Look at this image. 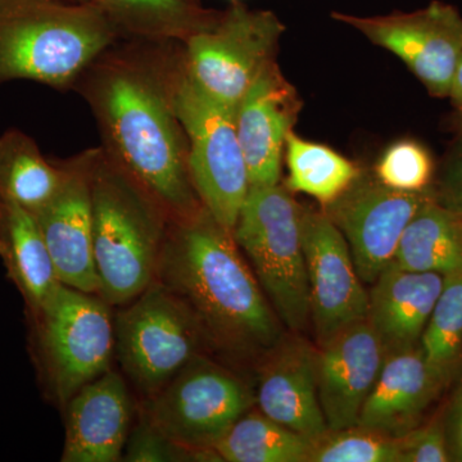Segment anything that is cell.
<instances>
[{"label":"cell","instance_id":"obj_36","mask_svg":"<svg viewBox=\"0 0 462 462\" xmlns=\"http://www.w3.org/2000/svg\"><path fill=\"white\" fill-rule=\"evenodd\" d=\"M69 2L84 3L90 2V0H69Z\"/></svg>","mask_w":462,"mask_h":462},{"label":"cell","instance_id":"obj_3","mask_svg":"<svg viewBox=\"0 0 462 462\" xmlns=\"http://www.w3.org/2000/svg\"><path fill=\"white\" fill-rule=\"evenodd\" d=\"M120 39L91 2L0 0V85L30 80L74 90L88 67Z\"/></svg>","mask_w":462,"mask_h":462},{"label":"cell","instance_id":"obj_37","mask_svg":"<svg viewBox=\"0 0 462 462\" xmlns=\"http://www.w3.org/2000/svg\"><path fill=\"white\" fill-rule=\"evenodd\" d=\"M460 218H461V225H462V217H460Z\"/></svg>","mask_w":462,"mask_h":462},{"label":"cell","instance_id":"obj_25","mask_svg":"<svg viewBox=\"0 0 462 462\" xmlns=\"http://www.w3.org/2000/svg\"><path fill=\"white\" fill-rule=\"evenodd\" d=\"M314 442L252 407L239 419L215 452L227 462H307Z\"/></svg>","mask_w":462,"mask_h":462},{"label":"cell","instance_id":"obj_12","mask_svg":"<svg viewBox=\"0 0 462 462\" xmlns=\"http://www.w3.org/2000/svg\"><path fill=\"white\" fill-rule=\"evenodd\" d=\"M302 243L316 345L366 320L369 291L364 287L348 243L324 209L303 208Z\"/></svg>","mask_w":462,"mask_h":462},{"label":"cell","instance_id":"obj_23","mask_svg":"<svg viewBox=\"0 0 462 462\" xmlns=\"http://www.w3.org/2000/svg\"><path fill=\"white\" fill-rule=\"evenodd\" d=\"M391 263L416 273L447 275L460 272L461 218L446 211L430 197L407 224Z\"/></svg>","mask_w":462,"mask_h":462},{"label":"cell","instance_id":"obj_4","mask_svg":"<svg viewBox=\"0 0 462 462\" xmlns=\"http://www.w3.org/2000/svg\"><path fill=\"white\" fill-rule=\"evenodd\" d=\"M91 211L99 296L123 307L156 281L171 218L102 145L91 175Z\"/></svg>","mask_w":462,"mask_h":462},{"label":"cell","instance_id":"obj_29","mask_svg":"<svg viewBox=\"0 0 462 462\" xmlns=\"http://www.w3.org/2000/svg\"><path fill=\"white\" fill-rule=\"evenodd\" d=\"M434 162L430 151L404 139L392 144L375 166V178L391 189L422 193L433 187Z\"/></svg>","mask_w":462,"mask_h":462},{"label":"cell","instance_id":"obj_22","mask_svg":"<svg viewBox=\"0 0 462 462\" xmlns=\"http://www.w3.org/2000/svg\"><path fill=\"white\" fill-rule=\"evenodd\" d=\"M114 23L123 39L185 42L212 29L223 12L199 0H90Z\"/></svg>","mask_w":462,"mask_h":462},{"label":"cell","instance_id":"obj_20","mask_svg":"<svg viewBox=\"0 0 462 462\" xmlns=\"http://www.w3.org/2000/svg\"><path fill=\"white\" fill-rule=\"evenodd\" d=\"M443 281L440 273L409 272L392 263L380 273L369 291L366 320L385 354L420 346Z\"/></svg>","mask_w":462,"mask_h":462},{"label":"cell","instance_id":"obj_1","mask_svg":"<svg viewBox=\"0 0 462 462\" xmlns=\"http://www.w3.org/2000/svg\"><path fill=\"white\" fill-rule=\"evenodd\" d=\"M178 42L120 39L74 90L89 106L102 147L180 220L202 208L189 170V143L172 97Z\"/></svg>","mask_w":462,"mask_h":462},{"label":"cell","instance_id":"obj_28","mask_svg":"<svg viewBox=\"0 0 462 462\" xmlns=\"http://www.w3.org/2000/svg\"><path fill=\"white\" fill-rule=\"evenodd\" d=\"M400 438L367 428L329 430L314 442L307 462H400Z\"/></svg>","mask_w":462,"mask_h":462},{"label":"cell","instance_id":"obj_6","mask_svg":"<svg viewBox=\"0 0 462 462\" xmlns=\"http://www.w3.org/2000/svg\"><path fill=\"white\" fill-rule=\"evenodd\" d=\"M302 212L285 185L251 187L233 230L270 305L297 334L311 324Z\"/></svg>","mask_w":462,"mask_h":462},{"label":"cell","instance_id":"obj_10","mask_svg":"<svg viewBox=\"0 0 462 462\" xmlns=\"http://www.w3.org/2000/svg\"><path fill=\"white\" fill-rule=\"evenodd\" d=\"M284 32L273 12L233 0L212 29L182 42V66L211 98L236 108L263 69L276 62Z\"/></svg>","mask_w":462,"mask_h":462},{"label":"cell","instance_id":"obj_5","mask_svg":"<svg viewBox=\"0 0 462 462\" xmlns=\"http://www.w3.org/2000/svg\"><path fill=\"white\" fill-rule=\"evenodd\" d=\"M111 307L98 294L60 282L38 311L26 314L39 383L62 410L84 385L111 370L116 349Z\"/></svg>","mask_w":462,"mask_h":462},{"label":"cell","instance_id":"obj_35","mask_svg":"<svg viewBox=\"0 0 462 462\" xmlns=\"http://www.w3.org/2000/svg\"><path fill=\"white\" fill-rule=\"evenodd\" d=\"M455 126L458 130V134L462 135V112L457 111V115L455 117Z\"/></svg>","mask_w":462,"mask_h":462},{"label":"cell","instance_id":"obj_27","mask_svg":"<svg viewBox=\"0 0 462 462\" xmlns=\"http://www.w3.org/2000/svg\"><path fill=\"white\" fill-rule=\"evenodd\" d=\"M425 358L460 378L462 374V270L447 273L420 339Z\"/></svg>","mask_w":462,"mask_h":462},{"label":"cell","instance_id":"obj_34","mask_svg":"<svg viewBox=\"0 0 462 462\" xmlns=\"http://www.w3.org/2000/svg\"><path fill=\"white\" fill-rule=\"evenodd\" d=\"M448 98H451L455 108L462 112V58L456 69L454 80H452L451 90H449Z\"/></svg>","mask_w":462,"mask_h":462},{"label":"cell","instance_id":"obj_14","mask_svg":"<svg viewBox=\"0 0 462 462\" xmlns=\"http://www.w3.org/2000/svg\"><path fill=\"white\" fill-rule=\"evenodd\" d=\"M97 147L58 160L62 180L50 202L33 217L56 267L58 281L67 287L98 294L93 248L91 175Z\"/></svg>","mask_w":462,"mask_h":462},{"label":"cell","instance_id":"obj_17","mask_svg":"<svg viewBox=\"0 0 462 462\" xmlns=\"http://www.w3.org/2000/svg\"><path fill=\"white\" fill-rule=\"evenodd\" d=\"M256 406L270 419L312 442L329 431L316 383V346L285 334L256 365Z\"/></svg>","mask_w":462,"mask_h":462},{"label":"cell","instance_id":"obj_13","mask_svg":"<svg viewBox=\"0 0 462 462\" xmlns=\"http://www.w3.org/2000/svg\"><path fill=\"white\" fill-rule=\"evenodd\" d=\"M433 197V189L404 193L376 178L358 180L324 211L348 243L361 281L373 284L396 254L407 224Z\"/></svg>","mask_w":462,"mask_h":462},{"label":"cell","instance_id":"obj_11","mask_svg":"<svg viewBox=\"0 0 462 462\" xmlns=\"http://www.w3.org/2000/svg\"><path fill=\"white\" fill-rule=\"evenodd\" d=\"M331 17L400 58L431 97L449 96L462 58V16L454 5L431 2L418 11L385 16L333 12Z\"/></svg>","mask_w":462,"mask_h":462},{"label":"cell","instance_id":"obj_32","mask_svg":"<svg viewBox=\"0 0 462 462\" xmlns=\"http://www.w3.org/2000/svg\"><path fill=\"white\" fill-rule=\"evenodd\" d=\"M433 189V199L438 205L462 217V135L447 156Z\"/></svg>","mask_w":462,"mask_h":462},{"label":"cell","instance_id":"obj_30","mask_svg":"<svg viewBox=\"0 0 462 462\" xmlns=\"http://www.w3.org/2000/svg\"><path fill=\"white\" fill-rule=\"evenodd\" d=\"M123 461L127 462H178L221 461L215 451L191 449L178 445L165 436L144 413L130 430L125 446Z\"/></svg>","mask_w":462,"mask_h":462},{"label":"cell","instance_id":"obj_18","mask_svg":"<svg viewBox=\"0 0 462 462\" xmlns=\"http://www.w3.org/2000/svg\"><path fill=\"white\" fill-rule=\"evenodd\" d=\"M457 376L434 366L420 346L385 356L358 424L401 438L422 424L430 407Z\"/></svg>","mask_w":462,"mask_h":462},{"label":"cell","instance_id":"obj_2","mask_svg":"<svg viewBox=\"0 0 462 462\" xmlns=\"http://www.w3.org/2000/svg\"><path fill=\"white\" fill-rule=\"evenodd\" d=\"M156 281L189 310L208 354L230 366L256 367L287 334L233 231L205 207L170 221Z\"/></svg>","mask_w":462,"mask_h":462},{"label":"cell","instance_id":"obj_26","mask_svg":"<svg viewBox=\"0 0 462 462\" xmlns=\"http://www.w3.org/2000/svg\"><path fill=\"white\" fill-rule=\"evenodd\" d=\"M289 169L285 187L314 197L322 208L342 197L363 173L351 161L327 145L303 141L293 132L285 143Z\"/></svg>","mask_w":462,"mask_h":462},{"label":"cell","instance_id":"obj_16","mask_svg":"<svg viewBox=\"0 0 462 462\" xmlns=\"http://www.w3.org/2000/svg\"><path fill=\"white\" fill-rule=\"evenodd\" d=\"M300 96L279 69H264L236 107V133L247 163L251 187L281 182L289 133L300 115Z\"/></svg>","mask_w":462,"mask_h":462},{"label":"cell","instance_id":"obj_24","mask_svg":"<svg viewBox=\"0 0 462 462\" xmlns=\"http://www.w3.org/2000/svg\"><path fill=\"white\" fill-rule=\"evenodd\" d=\"M62 180L58 160H48L32 136L18 129L0 135V200L35 215Z\"/></svg>","mask_w":462,"mask_h":462},{"label":"cell","instance_id":"obj_33","mask_svg":"<svg viewBox=\"0 0 462 462\" xmlns=\"http://www.w3.org/2000/svg\"><path fill=\"white\" fill-rule=\"evenodd\" d=\"M447 447L451 461L462 462V374L442 412Z\"/></svg>","mask_w":462,"mask_h":462},{"label":"cell","instance_id":"obj_7","mask_svg":"<svg viewBox=\"0 0 462 462\" xmlns=\"http://www.w3.org/2000/svg\"><path fill=\"white\" fill-rule=\"evenodd\" d=\"M179 45L173 63L172 97L189 143L194 189L217 223L233 231L251 182L236 133V108L211 98L185 72Z\"/></svg>","mask_w":462,"mask_h":462},{"label":"cell","instance_id":"obj_19","mask_svg":"<svg viewBox=\"0 0 462 462\" xmlns=\"http://www.w3.org/2000/svg\"><path fill=\"white\" fill-rule=\"evenodd\" d=\"M132 397L120 374L109 372L84 385L67 402L62 462L123 461L132 430Z\"/></svg>","mask_w":462,"mask_h":462},{"label":"cell","instance_id":"obj_9","mask_svg":"<svg viewBox=\"0 0 462 462\" xmlns=\"http://www.w3.org/2000/svg\"><path fill=\"white\" fill-rule=\"evenodd\" d=\"M256 406L254 389L233 366L205 354L194 358L143 413L173 442L215 451L236 421Z\"/></svg>","mask_w":462,"mask_h":462},{"label":"cell","instance_id":"obj_31","mask_svg":"<svg viewBox=\"0 0 462 462\" xmlns=\"http://www.w3.org/2000/svg\"><path fill=\"white\" fill-rule=\"evenodd\" d=\"M400 462H447L449 458L442 415L400 438Z\"/></svg>","mask_w":462,"mask_h":462},{"label":"cell","instance_id":"obj_21","mask_svg":"<svg viewBox=\"0 0 462 462\" xmlns=\"http://www.w3.org/2000/svg\"><path fill=\"white\" fill-rule=\"evenodd\" d=\"M0 260L7 278L32 314L60 284L56 267L33 215L14 203L0 200Z\"/></svg>","mask_w":462,"mask_h":462},{"label":"cell","instance_id":"obj_15","mask_svg":"<svg viewBox=\"0 0 462 462\" xmlns=\"http://www.w3.org/2000/svg\"><path fill=\"white\" fill-rule=\"evenodd\" d=\"M385 349L367 320L316 346V383L329 430L356 427L375 384Z\"/></svg>","mask_w":462,"mask_h":462},{"label":"cell","instance_id":"obj_8","mask_svg":"<svg viewBox=\"0 0 462 462\" xmlns=\"http://www.w3.org/2000/svg\"><path fill=\"white\" fill-rule=\"evenodd\" d=\"M115 334L121 369L144 400L208 354L189 310L157 281L115 316Z\"/></svg>","mask_w":462,"mask_h":462}]
</instances>
